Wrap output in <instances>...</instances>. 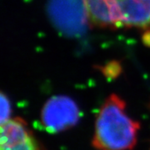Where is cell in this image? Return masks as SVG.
Here are the masks:
<instances>
[{
  "label": "cell",
  "instance_id": "7",
  "mask_svg": "<svg viewBox=\"0 0 150 150\" xmlns=\"http://www.w3.org/2000/svg\"><path fill=\"white\" fill-rule=\"evenodd\" d=\"M1 124L8 122L10 118V112H11V107L10 102L8 101V98L4 94L1 93Z\"/></svg>",
  "mask_w": 150,
  "mask_h": 150
},
{
  "label": "cell",
  "instance_id": "4",
  "mask_svg": "<svg viewBox=\"0 0 150 150\" xmlns=\"http://www.w3.org/2000/svg\"><path fill=\"white\" fill-rule=\"evenodd\" d=\"M0 150H39V148L27 123L16 118L1 124Z\"/></svg>",
  "mask_w": 150,
  "mask_h": 150
},
{
  "label": "cell",
  "instance_id": "6",
  "mask_svg": "<svg viewBox=\"0 0 150 150\" xmlns=\"http://www.w3.org/2000/svg\"><path fill=\"white\" fill-rule=\"evenodd\" d=\"M123 26L150 29V0H118Z\"/></svg>",
  "mask_w": 150,
  "mask_h": 150
},
{
  "label": "cell",
  "instance_id": "9",
  "mask_svg": "<svg viewBox=\"0 0 150 150\" xmlns=\"http://www.w3.org/2000/svg\"><path fill=\"white\" fill-rule=\"evenodd\" d=\"M142 42L144 45L150 48V29L145 30V32L142 35Z\"/></svg>",
  "mask_w": 150,
  "mask_h": 150
},
{
  "label": "cell",
  "instance_id": "2",
  "mask_svg": "<svg viewBox=\"0 0 150 150\" xmlns=\"http://www.w3.org/2000/svg\"><path fill=\"white\" fill-rule=\"evenodd\" d=\"M47 13L54 27L66 37H82L91 26L86 0H48Z\"/></svg>",
  "mask_w": 150,
  "mask_h": 150
},
{
  "label": "cell",
  "instance_id": "3",
  "mask_svg": "<svg viewBox=\"0 0 150 150\" xmlns=\"http://www.w3.org/2000/svg\"><path fill=\"white\" fill-rule=\"evenodd\" d=\"M80 118L79 108L66 96L49 98L41 111V123L50 133H58L72 128Z\"/></svg>",
  "mask_w": 150,
  "mask_h": 150
},
{
  "label": "cell",
  "instance_id": "8",
  "mask_svg": "<svg viewBox=\"0 0 150 150\" xmlns=\"http://www.w3.org/2000/svg\"><path fill=\"white\" fill-rule=\"evenodd\" d=\"M103 72L107 77L115 78L121 72L120 64L117 61H111L103 68Z\"/></svg>",
  "mask_w": 150,
  "mask_h": 150
},
{
  "label": "cell",
  "instance_id": "5",
  "mask_svg": "<svg viewBox=\"0 0 150 150\" xmlns=\"http://www.w3.org/2000/svg\"><path fill=\"white\" fill-rule=\"evenodd\" d=\"M91 26L118 28L123 26L118 0H86Z\"/></svg>",
  "mask_w": 150,
  "mask_h": 150
},
{
  "label": "cell",
  "instance_id": "1",
  "mask_svg": "<svg viewBox=\"0 0 150 150\" xmlns=\"http://www.w3.org/2000/svg\"><path fill=\"white\" fill-rule=\"evenodd\" d=\"M139 128V123L128 115L125 102L112 94L97 116L93 145L98 150L133 149Z\"/></svg>",
  "mask_w": 150,
  "mask_h": 150
}]
</instances>
